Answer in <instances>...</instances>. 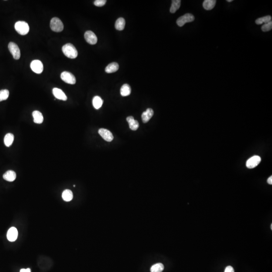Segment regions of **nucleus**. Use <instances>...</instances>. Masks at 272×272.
Here are the masks:
<instances>
[{
	"mask_svg": "<svg viewBox=\"0 0 272 272\" xmlns=\"http://www.w3.org/2000/svg\"><path fill=\"white\" fill-rule=\"evenodd\" d=\"M64 54L70 58H75L78 56V51L76 47L71 43H67L62 47Z\"/></svg>",
	"mask_w": 272,
	"mask_h": 272,
	"instance_id": "f257e3e1",
	"label": "nucleus"
},
{
	"mask_svg": "<svg viewBox=\"0 0 272 272\" xmlns=\"http://www.w3.org/2000/svg\"><path fill=\"white\" fill-rule=\"evenodd\" d=\"M15 29L19 34L24 35L28 33L29 31V26L27 22L20 21L17 22L15 23Z\"/></svg>",
	"mask_w": 272,
	"mask_h": 272,
	"instance_id": "f03ea898",
	"label": "nucleus"
},
{
	"mask_svg": "<svg viewBox=\"0 0 272 272\" xmlns=\"http://www.w3.org/2000/svg\"><path fill=\"white\" fill-rule=\"evenodd\" d=\"M50 27L51 30L54 32H60L64 29V25L61 20L57 17L51 19L50 22Z\"/></svg>",
	"mask_w": 272,
	"mask_h": 272,
	"instance_id": "7ed1b4c3",
	"label": "nucleus"
},
{
	"mask_svg": "<svg viewBox=\"0 0 272 272\" xmlns=\"http://www.w3.org/2000/svg\"><path fill=\"white\" fill-rule=\"evenodd\" d=\"M195 20V17L193 15L190 13H187L183 16L177 19V24L180 27H182L185 23L192 22Z\"/></svg>",
	"mask_w": 272,
	"mask_h": 272,
	"instance_id": "20e7f679",
	"label": "nucleus"
},
{
	"mask_svg": "<svg viewBox=\"0 0 272 272\" xmlns=\"http://www.w3.org/2000/svg\"><path fill=\"white\" fill-rule=\"evenodd\" d=\"M8 49L15 60H19L21 56L20 49L15 43L10 42L8 44Z\"/></svg>",
	"mask_w": 272,
	"mask_h": 272,
	"instance_id": "39448f33",
	"label": "nucleus"
},
{
	"mask_svg": "<svg viewBox=\"0 0 272 272\" xmlns=\"http://www.w3.org/2000/svg\"><path fill=\"white\" fill-rule=\"evenodd\" d=\"M61 78L63 81L68 84H75L76 80L74 76L69 72L64 71L61 75Z\"/></svg>",
	"mask_w": 272,
	"mask_h": 272,
	"instance_id": "423d86ee",
	"label": "nucleus"
},
{
	"mask_svg": "<svg viewBox=\"0 0 272 272\" xmlns=\"http://www.w3.org/2000/svg\"><path fill=\"white\" fill-rule=\"evenodd\" d=\"M30 68L36 74H41L43 70V63L39 60H34L30 64Z\"/></svg>",
	"mask_w": 272,
	"mask_h": 272,
	"instance_id": "0eeeda50",
	"label": "nucleus"
},
{
	"mask_svg": "<svg viewBox=\"0 0 272 272\" xmlns=\"http://www.w3.org/2000/svg\"><path fill=\"white\" fill-rule=\"evenodd\" d=\"M99 133L101 137L105 141L107 142H111L114 139V136L111 132L106 129H100L99 131Z\"/></svg>",
	"mask_w": 272,
	"mask_h": 272,
	"instance_id": "6e6552de",
	"label": "nucleus"
},
{
	"mask_svg": "<svg viewBox=\"0 0 272 272\" xmlns=\"http://www.w3.org/2000/svg\"><path fill=\"white\" fill-rule=\"evenodd\" d=\"M86 41L90 44H95L97 42V36L93 32L90 30L87 31L84 34Z\"/></svg>",
	"mask_w": 272,
	"mask_h": 272,
	"instance_id": "1a4fd4ad",
	"label": "nucleus"
},
{
	"mask_svg": "<svg viewBox=\"0 0 272 272\" xmlns=\"http://www.w3.org/2000/svg\"><path fill=\"white\" fill-rule=\"evenodd\" d=\"M261 158L259 156H254L249 158L247 162V167L248 168H254L257 166L261 162Z\"/></svg>",
	"mask_w": 272,
	"mask_h": 272,
	"instance_id": "9d476101",
	"label": "nucleus"
},
{
	"mask_svg": "<svg viewBox=\"0 0 272 272\" xmlns=\"http://www.w3.org/2000/svg\"><path fill=\"white\" fill-rule=\"evenodd\" d=\"M18 235V232L17 229L14 227H12L8 230L7 234V237L9 241H10L11 242H13L17 239Z\"/></svg>",
	"mask_w": 272,
	"mask_h": 272,
	"instance_id": "9b49d317",
	"label": "nucleus"
},
{
	"mask_svg": "<svg viewBox=\"0 0 272 272\" xmlns=\"http://www.w3.org/2000/svg\"><path fill=\"white\" fill-rule=\"evenodd\" d=\"M53 93L56 99L61 100L63 101H66L67 100V97L66 94L60 89L54 88L53 89Z\"/></svg>",
	"mask_w": 272,
	"mask_h": 272,
	"instance_id": "f8f14e48",
	"label": "nucleus"
},
{
	"mask_svg": "<svg viewBox=\"0 0 272 272\" xmlns=\"http://www.w3.org/2000/svg\"><path fill=\"white\" fill-rule=\"evenodd\" d=\"M154 114V111L151 108H148L142 114V119L143 122L144 123H146L149 121L151 117Z\"/></svg>",
	"mask_w": 272,
	"mask_h": 272,
	"instance_id": "ddd939ff",
	"label": "nucleus"
},
{
	"mask_svg": "<svg viewBox=\"0 0 272 272\" xmlns=\"http://www.w3.org/2000/svg\"><path fill=\"white\" fill-rule=\"evenodd\" d=\"M127 121H128L129 127L131 130L132 131H136L139 127V124L138 121L135 120L134 117L132 116H130L127 118Z\"/></svg>",
	"mask_w": 272,
	"mask_h": 272,
	"instance_id": "4468645a",
	"label": "nucleus"
},
{
	"mask_svg": "<svg viewBox=\"0 0 272 272\" xmlns=\"http://www.w3.org/2000/svg\"><path fill=\"white\" fill-rule=\"evenodd\" d=\"M16 178V173L12 170H8L3 175V178L7 181H10V182L14 181Z\"/></svg>",
	"mask_w": 272,
	"mask_h": 272,
	"instance_id": "2eb2a0df",
	"label": "nucleus"
},
{
	"mask_svg": "<svg viewBox=\"0 0 272 272\" xmlns=\"http://www.w3.org/2000/svg\"><path fill=\"white\" fill-rule=\"evenodd\" d=\"M33 121L36 124H40L43 121V117L40 111L35 110L32 113Z\"/></svg>",
	"mask_w": 272,
	"mask_h": 272,
	"instance_id": "dca6fc26",
	"label": "nucleus"
},
{
	"mask_svg": "<svg viewBox=\"0 0 272 272\" xmlns=\"http://www.w3.org/2000/svg\"><path fill=\"white\" fill-rule=\"evenodd\" d=\"M119 69V65L117 63L113 62L108 65L107 67H106L105 71L107 73H112L116 72Z\"/></svg>",
	"mask_w": 272,
	"mask_h": 272,
	"instance_id": "f3484780",
	"label": "nucleus"
},
{
	"mask_svg": "<svg viewBox=\"0 0 272 272\" xmlns=\"http://www.w3.org/2000/svg\"><path fill=\"white\" fill-rule=\"evenodd\" d=\"M216 3V0H205L203 2V6L205 10H211L214 8Z\"/></svg>",
	"mask_w": 272,
	"mask_h": 272,
	"instance_id": "a211bd4d",
	"label": "nucleus"
},
{
	"mask_svg": "<svg viewBox=\"0 0 272 272\" xmlns=\"http://www.w3.org/2000/svg\"><path fill=\"white\" fill-rule=\"evenodd\" d=\"M131 93V88L130 86L128 84H125L121 88V94L122 96H127L130 95Z\"/></svg>",
	"mask_w": 272,
	"mask_h": 272,
	"instance_id": "6ab92c4d",
	"label": "nucleus"
},
{
	"mask_svg": "<svg viewBox=\"0 0 272 272\" xmlns=\"http://www.w3.org/2000/svg\"><path fill=\"white\" fill-rule=\"evenodd\" d=\"M14 140V136L11 133H8L4 137V144L6 146L9 147L12 145Z\"/></svg>",
	"mask_w": 272,
	"mask_h": 272,
	"instance_id": "aec40b11",
	"label": "nucleus"
},
{
	"mask_svg": "<svg viewBox=\"0 0 272 272\" xmlns=\"http://www.w3.org/2000/svg\"><path fill=\"white\" fill-rule=\"evenodd\" d=\"M125 20L123 18H119L117 19V20L116 21V23H115V28L117 30H124L125 27Z\"/></svg>",
	"mask_w": 272,
	"mask_h": 272,
	"instance_id": "412c9836",
	"label": "nucleus"
},
{
	"mask_svg": "<svg viewBox=\"0 0 272 272\" xmlns=\"http://www.w3.org/2000/svg\"><path fill=\"white\" fill-rule=\"evenodd\" d=\"M92 104L94 108L96 110H99L102 106V99L99 96H96L93 99Z\"/></svg>",
	"mask_w": 272,
	"mask_h": 272,
	"instance_id": "4be33fe9",
	"label": "nucleus"
},
{
	"mask_svg": "<svg viewBox=\"0 0 272 272\" xmlns=\"http://www.w3.org/2000/svg\"><path fill=\"white\" fill-rule=\"evenodd\" d=\"M62 198L66 202H70L73 199V192L71 190H65L62 193Z\"/></svg>",
	"mask_w": 272,
	"mask_h": 272,
	"instance_id": "5701e85b",
	"label": "nucleus"
},
{
	"mask_svg": "<svg viewBox=\"0 0 272 272\" xmlns=\"http://www.w3.org/2000/svg\"><path fill=\"white\" fill-rule=\"evenodd\" d=\"M181 4V0H173L172 1L171 7L170 9V12L171 13H174L178 9L180 8Z\"/></svg>",
	"mask_w": 272,
	"mask_h": 272,
	"instance_id": "b1692460",
	"label": "nucleus"
},
{
	"mask_svg": "<svg viewBox=\"0 0 272 272\" xmlns=\"http://www.w3.org/2000/svg\"><path fill=\"white\" fill-rule=\"evenodd\" d=\"M270 21H272V17L270 15H268V16H264V17L257 19L255 20V23L256 24L260 25L262 24L263 23L266 24V23H268Z\"/></svg>",
	"mask_w": 272,
	"mask_h": 272,
	"instance_id": "393cba45",
	"label": "nucleus"
},
{
	"mask_svg": "<svg viewBox=\"0 0 272 272\" xmlns=\"http://www.w3.org/2000/svg\"><path fill=\"white\" fill-rule=\"evenodd\" d=\"M164 265L161 263H157L153 265L150 269L151 272H162L164 270Z\"/></svg>",
	"mask_w": 272,
	"mask_h": 272,
	"instance_id": "a878e982",
	"label": "nucleus"
},
{
	"mask_svg": "<svg viewBox=\"0 0 272 272\" xmlns=\"http://www.w3.org/2000/svg\"><path fill=\"white\" fill-rule=\"evenodd\" d=\"M9 96V91L7 89L0 90V102L7 100Z\"/></svg>",
	"mask_w": 272,
	"mask_h": 272,
	"instance_id": "bb28decb",
	"label": "nucleus"
},
{
	"mask_svg": "<svg viewBox=\"0 0 272 272\" xmlns=\"http://www.w3.org/2000/svg\"><path fill=\"white\" fill-rule=\"evenodd\" d=\"M272 28V22L270 21L266 23L262 27V30L263 32H269Z\"/></svg>",
	"mask_w": 272,
	"mask_h": 272,
	"instance_id": "cd10ccee",
	"label": "nucleus"
},
{
	"mask_svg": "<svg viewBox=\"0 0 272 272\" xmlns=\"http://www.w3.org/2000/svg\"><path fill=\"white\" fill-rule=\"evenodd\" d=\"M106 3V0H96L94 2V4L97 7H102L104 6Z\"/></svg>",
	"mask_w": 272,
	"mask_h": 272,
	"instance_id": "c85d7f7f",
	"label": "nucleus"
},
{
	"mask_svg": "<svg viewBox=\"0 0 272 272\" xmlns=\"http://www.w3.org/2000/svg\"><path fill=\"white\" fill-rule=\"evenodd\" d=\"M224 272H234V269L232 266H227L226 268H225Z\"/></svg>",
	"mask_w": 272,
	"mask_h": 272,
	"instance_id": "c756f323",
	"label": "nucleus"
},
{
	"mask_svg": "<svg viewBox=\"0 0 272 272\" xmlns=\"http://www.w3.org/2000/svg\"><path fill=\"white\" fill-rule=\"evenodd\" d=\"M20 272H31V270L30 269H22L20 270Z\"/></svg>",
	"mask_w": 272,
	"mask_h": 272,
	"instance_id": "7c9ffc66",
	"label": "nucleus"
},
{
	"mask_svg": "<svg viewBox=\"0 0 272 272\" xmlns=\"http://www.w3.org/2000/svg\"><path fill=\"white\" fill-rule=\"evenodd\" d=\"M268 184H272V177H270L269 178H268Z\"/></svg>",
	"mask_w": 272,
	"mask_h": 272,
	"instance_id": "2f4dec72",
	"label": "nucleus"
},
{
	"mask_svg": "<svg viewBox=\"0 0 272 272\" xmlns=\"http://www.w3.org/2000/svg\"><path fill=\"white\" fill-rule=\"evenodd\" d=\"M232 1H233V0H227V2H231Z\"/></svg>",
	"mask_w": 272,
	"mask_h": 272,
	"instance_id": "473e14b6",
	"label": "nucleus"
},
{
	"mask_svg": "<svg viewBox=\"0 0 272 272\" xmlns=\"http://www.w3.org/2000/svg\"><path fill=\"white\" fill-rule=\"evenodd\" d=\"M271 230H272V224H271Z\"/></svg>",
	"mask_w": 272,
	"mask_h": 272,
	"instance_id": "72a5a7b5",
	"label": "nucleus"
}]
</instances>
